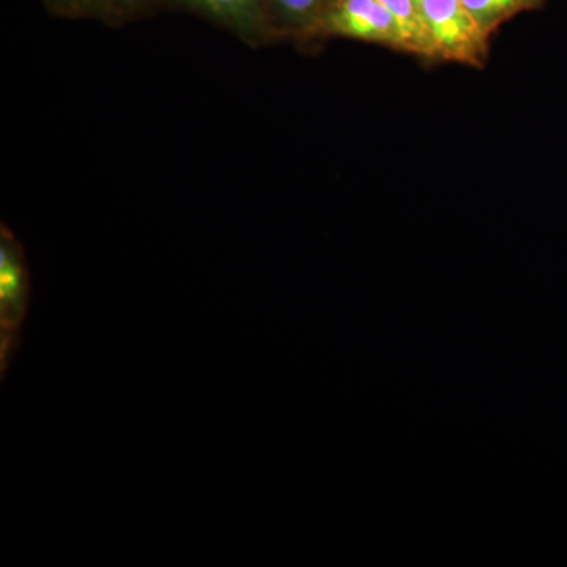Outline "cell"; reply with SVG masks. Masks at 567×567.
<instances>
[{
  "label": "cell",
  "mask_w": 567,
  "mask_h": 567,
  "mask_svg": "<svg viewBox=\"0 0 567 567\" xmlns=\"http://www.w3.org/2000/svg\"><path fill=\"white\" fill-rule=\"evenodd\" d=\"M341 37L404 52L401 32L380 0H338L319 22L315 39Z\"/></svg>",
  "instance_id": "obj_3"
},
{
  "label": "cell",
  "mask_w": 567,
  "mask_h": 567,
  "mask_svg": "<svg viewBox=\"0 0 567 567\" xmlns=\"http://www.w3.org/2000/svg\"><path fill=\"white\" fill-rule=\"evenodd\" d=\"M185 9L207 18L249 47L276 41L265 0H177Z\"/></svg>",
  "instance_id": "obj_4"
},
{
  "label": "cell",
  "mask_w": 567,
  "mask_h": 567,
  "mask_svg": "<svg viewBox=\"0 0 567 567\" xmlns=\"http://www.w3.org/2000/svg\"><path fill=\"white\" fill-rule=\"evenodd\" d=\"M401 32L404 52L435 61L434 47L415 0H380Z\"/></svg>",
  "instance_id": "obj_7"
},
{
  "label": "cell",
  "mask_w": 567,
  "mask_h": 567,
  "mask_svg": "<svg viewBox=\"0 0 567 567\" xmlns=\"http://www.w3.org/2000/svg\"><path fill=\"white\" fill-rule=\"evenodd\" d=\"M434 47L435 61L456 62L483 69L488 40L464 0H416Z\"/></svg>",
  "instance_id": "obj_2"
},
{
  "label": "cell",
  "mask_w": 567,
  "mask_h": 567,
  "mask_svg": "<svg viewBox=\"0 0 567 567\" xmlns=\"http://www.w3.org/2000/svg\"><path fill=\"white\" fill-rule=\"evenodd\" d=\"M464 3L484 33L492 37L518 13L537 9L543 0H464Z\"/></svg>",
  "instance_id": "obj_8"
},
{
  "label": "cell",
  "mask_w": 567,
  "mask_h": 567,
  "mask_svg": "<svg viewBox=\"0 0 567 567\" xmlns=\"http://www.w3.org/2000/svg\"><path fill=\"white\" fill-rule=\"evenodd\" d=\"M415 2H416V0H415Z\"/></svg>",
  "instance_id": "obj_9"
},
{
  "label": "cell",
  "mask_w": 567,
  "mask_h": 567,
  "mask_svg": "<svg viewBox=\"0 0 567 567\" xmlns=\"http://www.w3.org/2000/svg\"><path fill=\"white\" fill-rule=\"evenodd\" d=\"M336 2L338 0H265L268 17L271 7L276 11V39H284L286 35L315 39L317 25Z\"/></svg>",
  "instance_id": "obj_6"
},
{
  "label": "cell",
  "mask_w": 567,
  "mask_h": 567,
  "mask_svg": "<svg viewBox=\"0 0 567 567\" xmlns=\"http://www.w3.org/2000/svg\"><path fill=\"white\" fill-rule=\"evenodd\" d=\"M51 11L69 20L123 25L144 17L155 0H44Z\"/></svg>",
  "instance_id": "obj_5"
},
{
  "label": "cell",
  "mask_w": 567,
  "mask_h": 567,
  "mask_svg": "<svg viewBox=\"0 0 567 567\" xmlns=\"http://www.w3.org/2000/svg\"><path fill=\"white\" fill-rule=\"evenodd\" d=\"M32 300L31 271L21 241L2 224L0 230V380L22 344V324Z\"/></svg>",
  "instance_id": "obj_1"
}]
</instances>
